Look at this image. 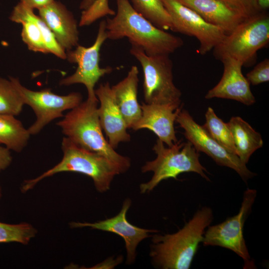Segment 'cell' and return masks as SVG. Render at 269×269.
I'll list each match as a JSON object with an SVG mask.
<instances>
[{
  "label": "cell",
  "instance_id": "cell-1",
  "mask_svg": "<svg viewBox=\"0 0 269 269\" xmlns=\"http://www.w3.org/2000/svg\"><path fill=\"white\" fill-rule=\"evenodd\" d=\"M114 17L106 20L108 39L127 38L132 46L149 56L168 55L183 45L179 37L158 28L133 7L129 0H116Z\"/></svg>",
  "mask_w": 269,
  "mask_h": 269
},
{
  "label": "cell",
  "instance_id": "cell-2",
  "mask_svg": "<svg viewBox=\"0 0 269 269\" xmlns=\"http://www.w3.org/2000/svg\"><path fill=\"white\" fill-rule=\"evenodd\" d=\"M213 219L212 209L204 206L173 234L152 236L149 256L154 266L161 269H188Z\"/></svg>",
  "mask_w": 269,
  "mask_h": 269
},
{
  "label": "cell",
  "instance_id": "cell-3",
  "mask_svg": "<svg viewBox=\"0 0 269 269\" xmlns=\"http://www.w3.org/2000/svg\"><path fill=\"white\" fill-rule=\"evenodd\" d=\"M98 102L86 100L71 110L58 122L62 133L77 145L105 156L121 173L131 166V160L117 153L103 134L98 113Z\"/></svg>",
  "mask_w": 269,
  "mask_h": 269
},
{
  "label": "cell",
  "instance_id": "cell-4",
  "mask_svg": "<svg viewBox=\"0 0 269 269\" xmlns=\"http://www.w3.org/2000/svg\"><path fill=\"white\" fill-rule=\"evenodd\" d=\"M63 157L51 168L33 179L24 180L22 192L32 189L40 181L55 174L73 172L90 177L96 190L101 193L108 191L115 176L121 173L119 169L105 156L86 149L64 137L61 142Z\"/></svg>",
  "mask_w": 269,
  "mask_h": 269
},
{
  "label": "cell",
  "instance_id": "cell-5",
  "mask_svg": "<svg viewBox=\"0 0 269 269\" xmlns=\"http://www.w3.org/2000/svg\"><path fill=\"white\" fill-rule=\"evenodd\" d=\"M152 149L157 156L146 162L141 167V172L152 171L153 176L148 182L140 185L141 193L151 191L163 180L171 178L177 180V176L184 172L196 173L210 181L206 174V169L200 162L199 152L190 141L184 142L180 140L166 147L158 138Z\"/></svg>",
  "mask_w": 269,
  "mask_h": 269
},
{
  "label": "cell",
  "instance_id": "cell-6",
  "mask_svg": "<svg viewBox=\"0 0 269 269\" xmlns=\"http://www.w3.org/2000/svg\"><path fill=\"white\" fill-rule=\"evenodd\" d=\"M269 42V16L266 11L245 19L214 49L215 57H230L243 66L251 64L257 51Z\"/></svg>",
  "mask_w": 269,
  "mask_h": 269
},
{
  "label": "cell",
  "instance_id": "cell-7",
  "mask_svg": "<svg viewBox=\"0 0 269 269\" xmlns=\"http://www.w3.org/2000/svg\"><path fill=\"white\" fill-rule=\"evenodd\" d=\"M130 53L139 62L143 73V92L146 104H181V91L173 83V64L168 55L149 56L132 46Z\"/></svg>",
  "mask_w": 269,
  "mask_h": 269
},
{
  "label": "cell",
  "instance_id": "cell-8",
  "mask_svg": "<svg viewBox=\"0 0 269 269\" xmlns=\"http://www.w3.org/2000/svg\"><path fill=\"white\" fill-rule=\"evenodd\" d=\"M257 190L247 188L244 192L238 213L224 221L206 229L202 243L204 246H218L230 250L241 257L244 268H255L244 237L246 221L251 213Z\"/></svg>",
  "mask_w": 269,
  "mask_h": 269
},
{
  "label": "cell",
  "instance_id": "cell-9",
  "mask_svg": "<svg viewBox=\"0 0 269 269\" xmlns=\"http://www.w3.org/2000/svg\"><path fill=\"white\" fill-rule=\"evenodd\" d=\"M108 39L106 28V20L99 24L97 35L94 43L86 47L78 45L76 48L66 51V59L70 63L78 65L75 72L70 76L62 79L59 84L69 86L82 84L86 88L87 99L92 102H98L95 92V86L100 79L113 71L111 67H100V50L104 42Z\"/></svg>",
  "mask_w": 269,
  "mask_h": 269
},
{
  "label": "cell",
  "instance_id": "cell-10",
  "mask_svg": "<svg viewBox=\"0 0 269 269\" xmlns=\"http://www.w3.org/2000/svg\"><path fill=\"white\" fill-rule=\"evenodd\" d=\"M19 92L24 105L30 106L36 120L27 129L30 135H36L52 121L63 117V112L72 110L82 102L79 92L59 95L50 89L33 91L23 86L16 78L9 77Z\"/></svg>",
  "mask_w": 269,
  "mask_h": 269
},
{
  "label": "cell",
  "instance_id": "cell-11",
  "mask_svg": "<svg viewBox=\"0 0 269 269\" xmlns=\"http://www.w3.org/2000/svg\"><path fill=\"white\" fill-rule=\"evenodd\" d=\"M175 122L184 130V136L198 152L206 153L218 165L233 169L246 182L256 175L237 155L221 145L203 126L198 124L187 110L182 108Z\"/></svg>",
  "mask_w": 269,
  "mask_h": 269
},
{
  "label": "cell",
  "instance_id": "cell-12",
  "mask_svg": "<svg viewBox=\"0 0 269 269\" xmlns=\"http://www.w3.org/2000/svg\"><path fill=\"white\" fill-rule=\"evenodd\" d=\"M162 0L171 18V30L196 38L200 43L199 54L203 55L213 49L227 35L223 29L178 0Z\"/></svg>",
  "mask_w": 269,
  "mask_h": 269
},
{
  "label": "cell",
  "instance_id": "cell-13",
  "mask_svg": "<svg viewBox=\"0 0 269 269\" xmlns=\"http://www.w3.org/2000/svg\"><path fill=\"white\" fill-rule=\"evenodd\" d=\"M9 18L22 24L21 38L30 50L51 53L61 59H66V51L43 19L34 13L33 9L20 1L14 6Z\"/></svg>",
  "mask_w": 269,
  "mask_h": 269
},
{
  "label": "cell",
  "instance_id": "cell-14",
  "mask_svg": "<svg viewBox=\"0 0 269 269\" xmlns=\"http://www.w3.org/2000/svg\"><path fill=\"white\" fill-rule=\"evenodd\" d=\"M131 205V200L126 199L120 212L115 216L95 223L72 222L71 228L89 227L93 229L114 233L121 236L125 242L127 251L126 263H134L136 249L139 243L150 237L149 233H158L155 230L146 229L132 225L127 219V213Z\"/></svg>",
  "mask_w": 269,
  "mask_h": 269
},
{
  "label": "cell",
  "instance_id": "cell-15",
  "mask_svg": "<svg viewBox=\"0 0 269 269\" xmlns=\"http://www.w3.org/2000/svg\"><path fill=\"white\" fill-rule=\"evenodd\" d=\"M141 115L132 129H146L154 133L168 146L178 140L174 129L177 115L182 108L181 104H156L142 102Z\"/></svg>",
  "mask_w": 269,
  "mask_h": 269
},
{
  "label": "cell",
  "instance_id": "cell-16",
  "mask_svg": "<svg viewBox=\"0 0 269 269\" xmlns=\"http://www.w3.org/2000/svg\"><path fill=\"white\" fill-rule=\"evenodd\" d=\"M95 92L100 103L98 113L101 128L109 144L115 149L120 142L131 140L126 123L115 101L109 82L101 84Z\"/></svg>",
  "mask_w": 269,
  "mask_h": 269
},
{
  "label": "cell",
  "instance_id": "cell-17",
  "mask_svg": "<svg viewBox=\"0 0 269 269\" xmlns=\"http://www.w3.org/2000/svg\"><path fill=\"white\" fill-rule=\"evenodd\" d=\"M221 61L224 65L222 78L207 92L205 98L234 100L247 106L254 104L256 99L251 92L250 84L242 72L243 64L230 57L223 58Z\"/></svg>",
  "mask_w": 269,
  "mask_h": 269
},
{
  "label": "cell",
  "instance_id": "cell-18",
  "mask_svg": "<svg viewBox=\"0 0 269 269\" xmlns=\"http://www.w3.org/2000/svg\"><path fill=\"white\" fill-rule=\"evenodd\" d=\"M39 16L66 51L78 45L79 31L73 14L59 1L54 0L38 9Z\"/></svg>",
  "mask_w": 269,
  "mask_h": 269
},
{
  "label": "cell",
  "instance_id": "cell-19",
  "mask_svg": "<svg viewBox=\"0 0 269 269\" xmlns=\"http://www.w3.org/2000/svg\"><path fill=\"white\" fill-rule=\"evenodd\" d=\"M198 13L207 22L232 32L246 18L221 0H178Z\"/></svg>",
  "mask_w": 269,
  "mask_h": 269
},
{
  "label": "cell",
  "instance_id": "cell-20",
  "mask_svg": "<svg viewBox=\"0 0 269 269\" xmlns=\"http://www.w3.org/2000/svg\"><path fill=\"white\" fill-rule=\"evenodd\" d=\"M138 70L131 67L126 77L111 87L115 101L125 120L128 129H132L140 118L141 105L137 101Z\"/></svg>",
  "mask_w": 269,
  "mask_h": 269
},
{
  "label": "cell",
  "instance_id": "cell-21",
  "mask_svg": "<svg viewBox=\"0 0 269 269\" xmlns=\"http://www.w3.org/2000/svg\"><path fill=\"white\" fill-rule=\"evenodd\" d=\"M228 124L232 133L236 154L247 164L252 154L263 146L262 136L240 117H232Z\"/></svg>",
  "mask_w": 269,
  "mask_h": 269
},
{
  "label": "cell",
  "instance_id": "cell-22",
  "mask_svg": "<svg viewBox=\"0 0 269 269\" xmlns=\"http://www.w3.org/2000/svg\"><path fill=\"white\" fill-rule=\"evenodd\" d=\"M15 117L0 114V143L10 150L19 152L26 146L31 135Z\"/></svg>",
  "mask_w": 269,
  "mask_h": 269
},
{
  "label": "cell",
  "instance_id": "cell-23",
  "mask_svg": "<svg viewBox=\"0 0 269 269\" xmlns=\"http://www.w3.org/2000/svg\"><path fill=\"white\" fill-rule=\"evenodd\" d=\"M134 8L155 26L172 30L171 17L162 0H132Z\"/></svg>",
  "mask_w": 269,
  "mask_h": 269
},
{
  "label": "cell",
  "instance_id": "cell-24",
  "mask_svg": "<svg viewBox=\"0 0 269 269\" xmlns=\"http://www.w3.org/2000/svg\"><path fill=\"white\" fill-rule=\"evenodd\" d=\"M205 119V123L203 126L204 129L221 145L236 154L232 133L228 123L219 118L211 107L207 109Z\"/></svg>",
  "mask_w": 269,
  "mask_h": 269
},
{
  "label": "cell",
  "instance_id": "cell-25",
  "mask_svg": "<svg viewBox=\"0 0 269 269\" xmlns=\"http://www.w3.org/2000/svg\"><path fill=\"white\" fill-rule=\"evenodd\" d=\"M24 105L13 82L0 77V114L17 116Z\"/></svg>",
  "mask_w": 269,
  "mask_h": 269
},
{
  "label": "cell",
  "instance_id": "cell-26",
  "mask_svg": "<svg viewBox=\"0 0 269 269\" xmlns=\"http://www.w3.org/2000/svg\"><path fill=\"white\" fill-rule=\"evenodd\" d=\"M37 233L30 224H8L0 222V244L10 242L28 244Z\"/></svg>",
  "mask_w": 269,
  "mask_h": 269
},
{
  "label": "cell",
  "instance_id": "cell-27",
  "mask_svg": "<svg viewBox=\"0 0 269 269\" xmlns=\"http://www.w3.org/2000/svg\"><path fill=\"white\" fill-rule=\"evenodd\" d=\"M246 18L262 11L256 0H221Z\"/></svg>",
  "mask_w": 269,
  "mask_h": 269
},
{
  "label": "cell",
  "instance_id": "cell-28",
  "mask_svg": "<svg viewBox=\"0 0 269 269\" xmlns=\"http://www.w3.org/2000/svg\"><path fill=\"white\" fill-rule=\"evenodd\" d=\"M246 78L253 85H257L269 81V59L266 58L258 63L246 74Z\"/></svg>",
  "mask_w": 269,
  "mask_h": 269
},
{
  "label": "cell",
  "instance_id": "cell-29",
  "mask_svg": "<svg viewBox=\"0 0 269 269\" xmlns=\"http://www.w3.org/2000/svg\"><path fill=\"white\" fill-rule=\"evenodd\" d=\"M86 12L88 16L93 20H97L107 14L114 15L116 13L109 7L108 0H96L87 9Z\"/></svg>",
  "mask_w": 269,
  "mask_h": 269
},
{
  "label": "cell",
  "instance_id": "cell-30",
  "mask_svg": "<svg viewBox=\"0 0 269 269\" xmlns=\"http://www.w3.org/2000/svg\"><path fill=\"white\" fill-rule=\"evenodd\" d=\"M12 160L11 150L0 143V173L10 165Z\"/></svg>",
  "mask_w": 269,
  "mask_h": 269
},
{
  "label": "cell",
  "instance_id": "cell-31",
  "mask_svg": "<svg viewBox=\"0 0 269 269\" xmlns=\"http://www.w3.org/2000/svg\"><path fill=\"white\" fill-rule=\"evenodd\" d=\"M53 0H20V2L33 9L34 8L38 9Z\"/></svg>",
  "mask_w": 269,
  "mask_h": 269
},
{
  "label": "cell",
  "instance_id": "cell-32",
  "mask_svg": "<svg viewBox=\"0 0 269 269\" xmlns=\"http://www.w3.org/2000/svg\"><path fill=\"white\" fill-rule=\"evenodd\" d=\"M96 0H82L80 5V8L85 10L89 8L95 1Z\"/></svg>",
  "mask_w": 269,
  "mask_h": 269
},
{
  "label": "cell",
  "instance_id": "cell-33",
  "mask_svg": "<svg viewBox=\"0 0 269 269\" xmlns=\"http://www.w3.org/2000/svg\"><path fill=\"white\" fill-rule=\"evenodd\" d=\"M260 9L266 11L269 7V0H256Z\"/></svg>",
  "mask_w": 269,
  "mask_h": 269
},
{
  "label": "cell",
  "instance_id": "cell-34",
  "mask_svg": "<svg viewBox=\"0 0 269 269\" xmlns=\"http://www.w3.org/2000/svg\"><path fill=\"white\" fill-rule=\"evenodd\" d=\"M2 196V188L0 185V199L1 198Z\"/></svg>",
  "mask_w": 269,
  "mask_h": 269
}]
</instances>
